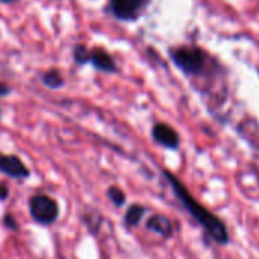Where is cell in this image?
I'll list each match as a JSON object with an SVG mask.
<instances>
[{
  "instance_id": "cell-8",
  "label": "cell",
  "mask_w": 259,
  "mask_h": 259,
  "mask_svg": "<svg viewBox=\"0 0 259 259\" xmlns=\"http://www.w3.org/2000/svg\"><path fill=\"white\" fill-rule=\"evenodd\" d=\"M146 228L153 234H158L164 238H170L173 235V223L168 217L162 214H155L146 222Z\"/></svg>"
},
{
  "instance_id": "cell-12",
  "label": "cell",
  "mask_w": 259,
  "mask_h": 259,
  "mask_svg": "<svg viewBox=\"0 0 259 259\" xmlns=\"http://www.w3.org/2000/svg\"><path fill=\"white\" fill-rule=\"evenodd\" d=\"M90 53L91 50H88L85 46L82 44H77L74 49H73V58L74 61L79 64V65H83V64H88L90 62Z\"/></svg>"
},
{
  "instance_id": "cell-6",
  "label": "cell",
  "mask_w": 259,
  "mask_h": 259,
  "mask_svg": "<svg viewBox=\"0 0 259 259\" xmlns=\"http://www.w3.org/2000/svg\"><path fill=\"white\" fill-rule=\"evenodd\" d=\"M0 173L14 179H26L30 175L29 168L18 156L3 153H0Z\"/></svg>"
},
{
  "instance_id": "cell-13",
  "label": "cell",
  "mask_w": 259,
  "mask_h": 259,
  "mask_svg": "<svg viewBox=\"0 0 259 259\" xmlns=\"http://www.w3.org/2000/svg\"><path fill=\"white\" fill-rule=\"evenodd\" d=\"M2 223H3V226L6 228V229H9V231H17L18 229V225H17V220L11 215V214H6V215H3V219H2Z\"/></svg>"
},
{
  "instance_id": "cell-11",
  "label": "cell",
  "mask_w": 259,
  "mask_h": 259,
  "mask_svg": "<svg viewBox=\"0 0 259 259\" xmlns=\"http://www.w3.org/2000/svg\"><path fill=\"white\" fill-rule=\"evenodd\" d=\"M106 196H108V199L112 202V205L117 206V208H121V206L126 203V194H124V191H123L121 188H118L117 185L109 187L108 191H106Z\"/></svg>"
},
{
  "instance_id": "cell-3",
  "label": "cell",
  "mask_w": 259,
  "mask_h": 259,
  "mask_svg": "<svg viewBox=\"0 0 259 259\" xmlns=\"http://www.w3.org/2000/svg\"><path fill=\"white\" fill-rule=\"evenodd\" d=\"M170 56L175 65L187 74H199L205 67V55L196 47H179L171 50Z\"/></svg>"
},
{
  "instance_id": "cell-9",
  "label": "cell",
  "mask_w": 259,
  "mask_h": 259,
  "mask_svg": "<svg viewBox=\"0 0 259 259\" xmlns=\"http://www.w3.org/2000/svg\"><path fill=\"white\" fill-rule=\"evenodd\" d=\"M146 214V208L140 203H134L127 208L126 214H124V226L126 228H135L140 225V222L143 220Z\"/></svg>"
},
{
  "instance_id": "cell-10",
  "label": "cell",
  "mask_w": 259,
  "mask_h": 259,
  "mask_svg": "<svg viewBox=\"0 0 259 259\" xmlns=\"http://www.w3.org/2000/svg\"><path fill=\"white\" fill-rule=\"evenodd\" d=\"M42 83L52 90H58L64 85V79L58 73V70H50V71H46L42 74Z\"/></svg>"
},
{
  "instance_id": "cell-1",
  "label": "cell",
  "mask_w": 259,
  "mask_h": 259,
  "mask_svg": "<svg viewBox=\"0 0 259 259\" xmlns=\"http://www.w3.org/2000/svg\"><path fill=\"white\" fill-rule=\"evenodd\" d=\"M164 176L171 185V190L176 194L178 200L182 203L187 212L206 231V234L220 246L229 244V231L226 225L223 223V220H220L215 214H212L203 205H200L173 173H170L168 170H164Z\"/></svg>"
},
{
  "instance_id": "cell-17",
  "label": "cell",
  "mask_w": 259,
  "mask_h": 259,
  "mask_svg": "<svg viewBox=\"0 0 259 259\" xmlns=\"http://www.w3.org/2000/svg\"><path fill=\"white\" fill-rule=\"evenodd\" d=\"M0 115H2V112H0Z\"/></svg>"
},
{
  "instance_id": "cell-14",
  "label": "cell",
  "mask_w": 259,
  "mask_h": 259,
  "mask_svg": "<svg viewBox=\"0 0 259 259\" xmlns=\"http://www.w3.org/2000/svg\"><path fill=\"white\" fill-rule=\"evenodd\" d=\"M8 196H9V190H8V187L5 185V184H0V200L3 202V200H6L8 199Z\"/></svg>"
},
{
  "instance_id": "cell-5",
  "label": "cell",
  "mask_w": 259,
  "mask_h": 259,
  "mask_svg": "<svg viewBox=\"0 0 259 259\" xmlns=\"http://www.w3.org/2000/svg\"><path fill=\"white\" fill-rule=\"evenodd\" d=\"M152 137L159 146L168 150H178L181 146L179 134L167 123H156L152 129Z\"/></svg>"
},
{
  "instance_id": "cell-2",
  "label": "cell",
  "mask_w": 259,
  "mask_h": 259,
  "mask_svg": "<svg viewBox=\"0 0 259 259\" xmlns=\"http://www.w3.org/2000/svg\"><path fill=\"white\" fill-rule=\"evenodd\" d=\"M29 214L36 225L50 226L59 217V205L55 199L44 194L32 196L29 200Z\"/></svg>"
},
{
  "instance_id": "cell-7",
  "label": "cell",
  "mask_w": 259,
  "mask_h": 259,
  "mask_svg": "<svg viewBox=\"0 0 259 259\" xmlns=\"http://www.w3.org/2000/svg\"><path fill=\"white\" fill-rule=\"evenodd\" d=\"M90 64L94 68H97V70H100L103 73H115L117 71V64L114 62L112 56L108 52H105L103 49H100V47L91 50Z\"/></svg>"
},
{
  "instance_id": "cell-4",
  "label": "cell",
  "mask_w": 259,
  "mask_h": 259,
  "mask_svg": "<svg viewBox=\"0 0 259 259\" xmlns=\"http://www.w3.org/2000/svg\"><path fill=\"white\" fill-rule=\"evenodd\" d=\"M146 5V0H111L109 12L120 21L137 20Z\"/></svg>"
},
{
  "instance_id": "cell-16",
  "label": "cell",
  "mask_w": 259,
  "mask_h": 259,
  "mask_svg": "<svg viewBox=\"0 0 259 259\" xmlns=\"http://www.w3.org/2000/svg\"><path fill=\"white\" fill-rule=\"evenodd\" d=\"M2 3H12V2H18V0H0Z\"/></svg>"
},
{
  "instance_id": "cell-15",
  "label": "cell",
  "mask_w": 259,
  "mask_h": 259,
  "mask_svg": "<svg viewBox=\"0 0 259 259\" xmlns=\"http://www.w3.org/2000/svg\"><path fill=\"white\" fill-rule=\"evenodd\" d=\"M9 93H11V88H9L6 83L0 82V97H5V96H8Z\"/></svg>"
}]
</instances>
